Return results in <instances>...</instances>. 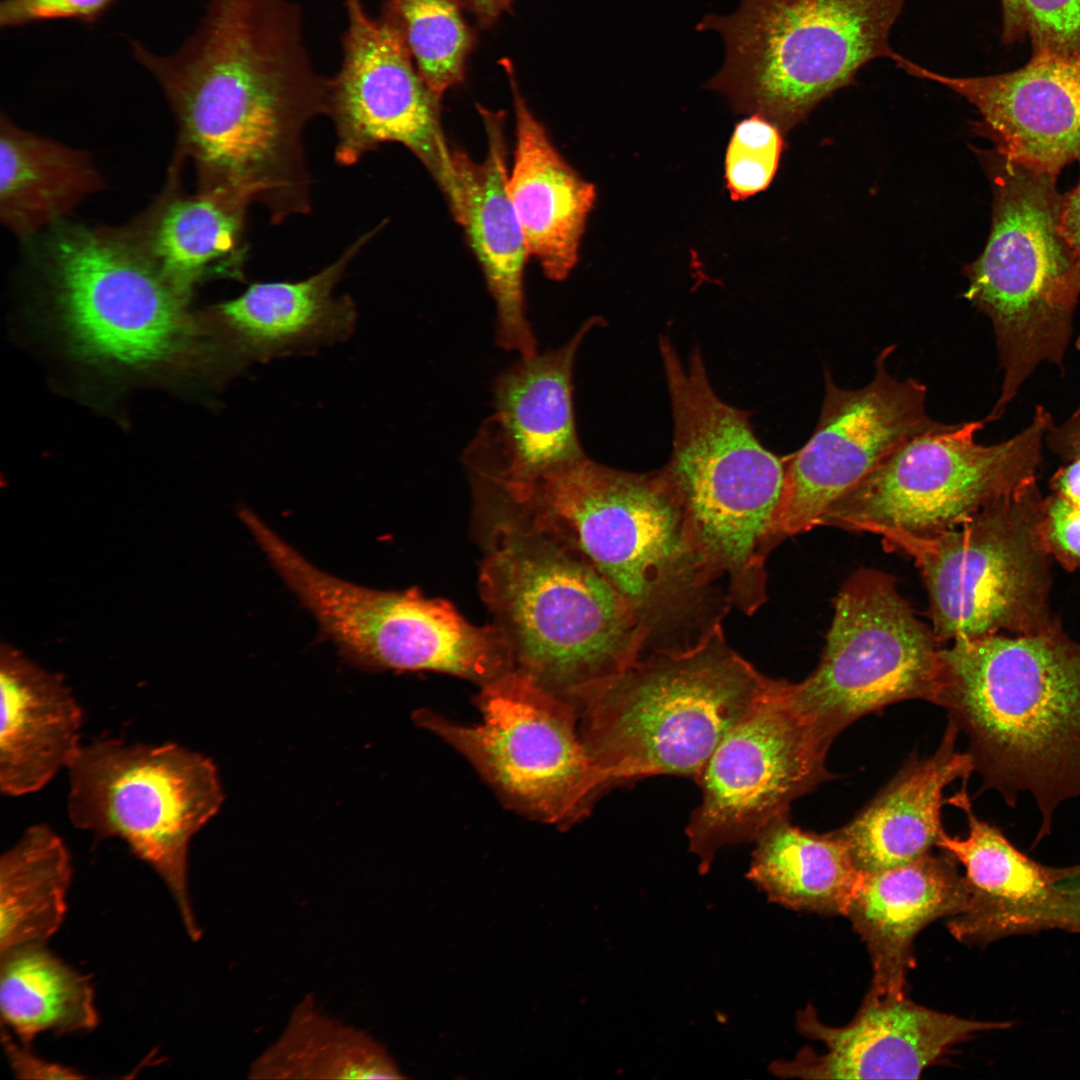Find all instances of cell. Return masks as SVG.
<instances>
[{
	"label": "cell",
	"mask_w": 1080,
	"mask_h": 1080,
	"mask_svg": "<svg viewBox=\"0 0 1080 1080\" xmlns=\"http://www.w3.org/2000/svg\"><path fill=\"white\" fill-rule=\"evenodd\" d=\"M959 730L949 721L937 751L912 760L853 820L836 832L845 840L858 869L872 873L928 854L944 830L941 807L945 788L967 781L974 769L968 752L955 743Z\"/></svg>",
	"instance_id": "obj_26"
},
{
	"label": "cell",
	"mask_w": 1080,
	"mask_h": 1080,
	"mask_svg": "<svg viewBox=\"0 0 1080 1080\" xmlns=\"http://www.w3.org/2000/svg\"><path fill=\"white\" fill-rule=\"evenodd\" d=\"M1009 1026L937 1012L906 996L866 995L850 1023L833 1027L809 1004L798 1011L796 1027L822 1042L824 1053L805 1047L791 1061L772 1063L770 1071L782 1078L918 1079L953 1045L975 1033Z\"/></svg>",
	"instance_id": "obj_18"
},
{
	"label": "cell",
	"mask_w": 1080,
	"mask_h": 1080,
	"mask_svg": "<svg viewBox=\"0 0 1080 1080\" xmlns=\"http://www.w3.org/2000/svg\"><path fill=\"white\" fill-rule=\"evenodd\" d=\"M1002 40H1030L1032 56L1080 53V0H1001Z\"/></svg>",
	"instance_id": "obj_35"
},
{
	"label": "cell",
	"mask_w": 1080,
	"mask_h": 1080,
	"mask_svg": "<svg viewBox=\"0 0 1080 1080\" xmlns=\"http://www.w3.org/2000/svg\"><path fill=\"white\" fill-rule=\"evenodd\" d=\"M1053 422L1038 405L1030 423L1000 443L976 441L984 419L916 436L836 500L820 525L880 536L956 528L1037 475Z\"/></svg>",
	"instance_id": "obj_10"
},
{
	"label": "cell",
	"mask_w": 1080,
	"mask_h": 1080,
	"mask_svg": "<svg viewBox=\"0 0 1080 1080\" xmlns=\"http://www.w3.org/2000/svg\"><path fill=\"white\" fill-rule=\"evenodd\" d=\"M0 689V789L25 795L72 764L82 747L83 712L61 675L4 644Z\"/></svg>",
	"instance_id": "obj_25"
},
{
	"label": "cell",
	"mask_w": 1080,
	"mask_h": 1080,
	"mask_svg": "<svg viewBox=\"0 0 1080 1080\" xmlns=\"http://www.w3.org/2000/svg\"><path fill=\"white\" fill-rule=\"evenodd\" d=\"M382 226L358 237L337 260L308 278L252 283L237 297L216 305L212 316L235 366L312 353L349 338L356 324L355 305L334 291Z\"/></svg>",
	"instance_id": "obj_21"
},
{
	"label": "cell",
	"mask_w": 1080,
	"mask_h": 1080,
	"mask_svg": "<svg viewBox=\"0 0 1080 1080\" xmlns=\"http://www.w3.org/2000/svg\"><path fill=\"white\" fill-rule=\"evenodd\" d=\"M1060 227L1074 254L1077 284L1080 290V178L1077 185L1063 195Z\"/></svg>",
	"instance_id": "obj_39"
},
{
	"label": "cell",
	"mask_w": 1080,
	"mask_h": 1080,
	"mask_svg": "<svg viewBox=\"0 0 1080 1080\" xmlns=\"http://www.w3.org/2000/svg\"><path fill=\"white\" fill-rule=\"evenodd\" d=\"M304 35L293 0H209L175 52L131 46L176 115L200 187L258 203L274 224L310 211L304 131L328 108L329 78Z\"/></svg>",
	"instance_id": "obj_1"
},
{
	"label": "cell",
	"mask_w": 1080,
	"mask_h": 1080,
	"mask_svg": "<svg viewBox=\"0 0 1080 1080\" xmlns=\"http://www.w3.org/2000/svg\"><path fill=\"white\" fill-rule=\"evenodd\" d=\"M504 502L608 581L644 630L646 653L695 646L732 606L660 470L627 472L585 457Z\"/></svg>",
	"instance_id": "obj_2"
},
{
	"label": "cell",
	"mask_w": 1080,
	"mask_h": 1080,
	"mask_svg": "<svg viewBox=\"0 0 1080 1080\" xmlns=\"http://www.w3.org/2000/svg\"><path fill=\"white\" fill-rule=\"evenodd\" d=\"M906 2L740 0L734 12L697 25L719 33L725 46L723 66L706 87L737 113L758 114L785 132L869 62L897 59L890 34Z\"/></svg>",
	"instance_id": "obj_7"
},
{
	"label": "cell",
	"mask_w": 1080,
	"mask_h": 1080,
	"mask_svg": "<svg viewBox=\"0 0 1080 1080\" xmlns=\"http://www.w3.org/2000/svg\"><path fill=\"white\" fill-rule=\"evenodd\" d=\"M1076 348H1077V349H1078V351L1080 352V336H1079V337H1078V339L1076 340Z\"/></svg>",
	"instance_id": "obj_42"
},
{
	"label": "cell",
	"mask_w": 1080,
	"mask_h": 1080,
	"mask_svg": "<svg viewBox=\"0 0 1080 1080\" xmlns=\"http://www.w3.org/2000/svg\"><path fill=\"white\" fill-rule=\"evenodd\" d=\"M480 594L514 669L575 706L646 653V634L580 555L512 517L479 516Z\"/></svg>",
	"instance_id": "obj_4"
},
{
	"label": "cell",
	"mask_w": 1080,
	"mask_h": 1080,
	"mask_svg": "<svg viewBox=\"0 0 1080 1080\" xmlns=\"http://www.w3.org/2000/svg\"><path fill=\"white\" fill-rule=\"evenodd\" d=\"M754 842L746 876L770 902L796 911L846 916L862 872L836 831H805L786 815Z\"/></svg>",
	"instance_id": "obj_29"
},
{
	"label": "cell",
	"mask_w": 1080,
	"mask_h": 1080,
	"mask_svg": "<svg viewBox=\"0 0 1080 1080\" xmlns=\"http://www.w3.org/2000/svg\"><path fill=\"white\" fill-rule=\"evenodd\" d=\"M250 1079H402L368 1032L326 1013L312 994L293 1008L278 1038L248 1069Z\"/></svg>",
	"instance_id": "obj_30"
},
{
	"label": "cell",
	"mask_w": 1080,
	"mask_h": 1080,
	"mask_svg": "<svg viewBox=\"0 0 1080 1080\" xmlns=\"http://www.w3.org/2000/svg\"><path fill=\"white\" fill-rule=\"evenodd\" d=\"M461 0H385L380 14L399 32L420 76L440 97L465 81L476 31Z\"/></svg>",
	"instance_id": "obj_33"
},
{
	"label": "cell",
	"mask_w": 1080,
	"mask_h": 1080,
	"mask_svg": "<svg viewBox=\"0 0 1080 1080\" xmlns=\"http://www.w3.org/2000/svg\"><path fill=\"white\" fill-rule=\"evenodd\" d=\"M104 187L88 153L30 132L2 115L0 218L18 237H29L70 215Z\"/></svg>",
	"instance_id": "obj_27"
},
{
	"label": "cell",
	"mask_w": 1080,
	"mask_h": 1080,
	"mask_svg": "<svg viewBox=\"0 0 1080 1080\" xmlns=\"http://www.w3.org/2000/svg\"><path fill=\"white\" fill-rule=\"evenodd\" d=\"M895 345L875 359L866 386L839 387L824 370V398L815 430L787 456L779 517L783 540L819 526L829 507L903 443L950 424L934 421L925 408L927 387L899 380L887 369Z\"/></svg>",
	"instance_id": "obj_16"
},
{
	"label": "cell",
	"mask_w": 1080,
	"mask_h": 1080,
	"mask_svg": "<svg viewBox=\"0 0 1080 1080\" xmlns=\"http://www.w3.org/2000/svg\"><path fill=\"white\" fill-rule=\"evenodd\" d=\"M1045 446L1061 461L1043 497L1040 530L1045 547L1063 568L1080 571V406L1049 427Z\"/></svg>",
	"instance_id": "obj_34"
},
{
	"label": "cell",
	"mask_w": 1080,
	"mask_h": 1080,
	"mask_svg": "<svg viewBox=\"0 0 1080 1080\" xmlns=\"http://www.w3.org/2000/svg\"><path fill=\"white\" fill-rule=\"evenodd\" d=\"M782 133L758 114L736 125L725 157V178L732 200H745L771 183L783 149Z\"/></svg>",
	"instance_id": "obj_36"
},
{
	"label": "cell",
	"mask_w": 1080,
	"mask_h": 1080,
	"mask_svg": "<svg viewBox=\"0 0 1080 1080\" xmlns=\"http://www.w3.org/2000/svg\"><path fill=\"white\" fill-rule=\"evenodd\" d=\"M900 596L894 579L860 569L841 587L819 665L786 697L828 751L860 717L909 699L935 704L940 647Z\"/></svg>",
	"instance_id": "obj_12"
},
{
	"label": "cell",
	"mask_w": 1080,
	"mask_h": 1080,
	"mask_svg": "<svg viewBox=\"0 0 1080 1080\" xmlns=\"http://www.w3.org/2000/svg\"><path fill=\"white\" fill-rule=\"evenodd\" d=\"M481 688L479 724L424 708L413 718L461 753L513 808L552 824L584 816L609 785L581 738L575 705L516 669Z\"/></svg>",
	"instance_id": "obj_11"
},
{
	"label": "cell",
	"mask_w": 1080,
	"mask_h": 1080,
	"mask_svg": "<svg viewBox=\"0 0 1080 1080\" xmlns=\"http://www.w3.org/2000/svg\"><path fill=\"white\" fill-rule=\"evenodd\" d=\"M249 206L222 188L200 187L167 204L141 241L163 275L187 296L211 276L242 280Z\"/></svg>",
	"instance_id": "obj_28"
},
{
	"label": "cell",
	"mask_w": 1080,
	"mask_h": 1080,
	"mask_svg": "<svg viewBox=\"0 0 1080 1080\" xmlns=\"http://www.w3.org/2000/svg\"><path fill=\"white\" fill-rule=\"evenodd\" d=\"M779 679L727 642L644 654L577 705L584 745L608 785L656 775L696 779L724 736Z\"/></svg>",
	"instance_id": "obj_5"
},
{
	"label": "cell",
	"mask_w": 1080,
	"mask_h": 1080,
	"mask_svg": "<svg viewBox=\"0 0 1080 1080\" xmlns=\"http://www.w3.org/2000/svg\"><path fill=\"white\" fill-rule=\"evenodd\" d=\"M72 824L97 839L120 838L163 880L188 936L197 923L188 892L192 837L224 801L214 763L176 743L103 739L81 747L68 768Z\"/></svg>",
	"instance_id": "obj_9"
},
{
	"label": "cell",
	"mask_w": 1080,
	"mask_h": 1080,
	"mask_svg": "<svg viewBox=\"0 0 1080 1080\" xmlns=\"http://www.w3.org/2000/svg\"><path fill=\"white\" fill-rule=\"evenodd\" d=\"M1042 499L1034 476L956 528L929 536L881 535L888 548L914 559L939 643L1034 633L1055 620L1049 607L1053 559L1040 530Z\"/></svg>",
	"instance_id": "obj_8"
},
{
	"label": "cell",
	"mask_w": 1080,
	"mask_h": 1080,
	"mask_svg": "<svg viewBox=\"0 0 1080 1080\" xmlns=\"http://www.w3.org/2000/svg\"><path fill=\"white\" fill-rule=\"evenodd\" d=\"M775 688L720 741L695 781L701 801L686 835L699 871H709L721 848L755 841L788 815L791 803L829 778L825 750L786 697Z\"/></svg>",
	"instance_id": "obj_14"
},
{
	"label": "cell",
	"mask_w": 1080,
	"mask_h": 1080,
	"mask_svg": "<svg viewBox=\"0 0 1080 1080\" xmlns=\"http://www.w3.org/2000/svg\"><path fill=\"white\" fill-rule=\"evenodd\" d=\"M115 0H2L0 26L20 27L50 20L96 22Z\"/></svg>",
	"instance_id": "obj_37"
},
{
	"label": "cell",
	"mask_w": 1080,
	"mask_h": 1080,
	"mask_svg": "<svg viewBox=\"0 0 1080 1080\" xmlns=\"http://www.w3.org/2000/svg\"><path fill=\"white\" fill-rule=\"evenodd\" d=\"M950 802L967 818L968 835L944 830L936 846L965 870L963 910L947 928L965 944H988L1045 929L1070 931L1067 901L1058 887L1072 866L1048 867L1018 850L996 826L975 816L965 785Z\"/></svg>",
	"instance_id": "obj_20"
},
{
	"label": "cell",
	"mask_w": 1080,
	"mask_h": 1080,
	"mask_svg": "<svg viewBox=\"0 0 1080 1080\" xmlns=\"http://www.w3.org/2000/svg\"><path fill=\"white\" fill-rule=\"evenodd\" d=\"M604 320H586L556 349L521 357L493 385V413L463 453L471 482L495 488L527 484L587 457L573 409V365L586 335Z\"/></svg>",
	"instance_id": "obj_17"
},
{
	"label": "cell",
	"mask_w": 1080,
	"mask_h": 1080,
	"mask_svg": "<svg viewBox=\"0 0 1080 1080\" xmlns=\"http://www.w3.org/2000/svg\"><path fill=\"white\" fill-rule=\"evenodd\" d=\"M957 861L930 853L904 865L863 873L846 917L868 948L873 978L867 996H906L913 941L929 923L959 914L966 883Z\"/></svg>",
	"instance_id": "obj_23"
},
{
	"label": "cell",
	"mask_w": 1080,
	"mask_h": 1080,
	"mask_svg": "<svg viewBox=\"0 0 1080 1080\" xmlns=\"http://www.w3.org/2000/svg\"><path fill=\"white\" fill-rule=\"evenodd\" d=\"M935 704L969 742L983 789L1014 807L1029 793L1051 833L1056 809L1080 796V643L1055 620L1028 634H992L940 649Z\"/></svg>",
	"instance_id": "obj_3"
},
{
	"label": "cell",
	"mask_w": 1080,
	"mask_h": 1080,
	"mask_svg": "<svg viewBox=\"0 0 1080 1080\" xmlns=\"http://www.w3.org/2000/svg\"><path fill=\"white\" fill-rule=\"evenodd\" d=\"M487 137L481 162L453 148L460 193L454 219L464 230L496 307V344L529 357L537 341L525 315L524 267L530 257L507 193L504 113L477 106Z\"/></svg>",
	"instance_id": "obj_22"
},
{
	"label": "cell",
	"mask_w": 1080,
	"mask_h": 1080,
	"mask_svg": "<svg viewBox=\"0 0 1080 1080\" xmlns=\"http://www.w3.org/2000/svg\"><path fill=\"white\" fill-rule=\"evenodd\" d=\"M56 294L76 346L89 357L143 366L185 344L187 295L160 271L139 237L73 227L51 246Z\"/></svg>",
	"instance_id": "obj_13"
},
{
	"label": "cell",
	"mask_w": 1080,
	"mask_h": 1080,
	"mask_svg": "<svg viewBox=\"0 0 1080 1080\" xmlns=\"http://www.w3.org/2000/svg\"><path fill=\"white\" fill-rule=\"evenodd\" d=\"M895 63L970 102L1003 157L1056 175L1080 160V53L1031 56L1015 71L978 77L942 75L901 55Z\"/></svg>",
	"instance_id": "obj_19"
},
{
	"label": "cell",
	"mask_w": 1080,
	"mask_h": 1080,
	"mask_svg": "<svg viewBox=\"0 0 1080 1080\" xmlns=\"http://www.w3.org/2000/svg\"><path fill=\"white\" fill-rule=\"evenodd\" d=\"M1058 887L1067 900L1072 932L1080 933V864L1071 867L1069 873L1058 881Z\"/></svg>",
	"instance_id": "obj_41"
},
{
	"label": "cell",
	"mask_w": 1080,
	"mask_h": 1080,
	"mask_svg": "<svg viewBox=\"0 0 1080 1080\" xmlns=\"http://www.w3.org/2000/svg\"><path fill=\"white\" fill-rule=\"evenodd\" d=\"M515 111V149L507 193L527 251L551 280H565L578 262L580 243L595 199V186L561 155L530 110L513 63L503 58Z\"/></svg>",
	"instance_id": "obj_24"
},
{
	"label": "cell",
	"mask_w": 1080,
	"mask_h": 1080,
	"mask_svg": "<svg viewBox=\"0 0 1080 1080\" xmlns=\"http://www.w3.org/2000/svg\"><path fill=\"white\" fill-rule=\"evenodd\" d=\"M992 177L991 231L964 269L963 297L992 323L1001 393L987 422L998 420L1042 363L1063 368L1080 290L1074 254L1060 227L1063 195L1056 174L987 158Z\"/></svg>",
	"instance_id": "obj_6"
},
{
	"label": "cell",
	"mask_w": 1080,
	"mask_h": 1080,
	"mask_svg": "<svg viewBox=\"0 0 1080 1080\" xmlns=\"http://www.w3.org/2000/svg\"><path fill=\"white\" fill-rule=\"evenodd\" d=\"M2 1045L15 1076L21 1079H79L78 1071L64 1065L46 1061L35 1055L22 1042H16L12 1033L2 1025Z\"/></svg>",
	"instance_id": "obj_38"
},
{
	"label": "cell",
	"mask_w": 1080,
	"mask_h": 1080,
	"mask_svg": "<svg viewBox=\"0 0 1080 1080\" xmlns=\"http://www.w3.org/2000/svg\"><path fill=\"white\" fill-rule=\"evenodd\" d=\"M465 10L473 14L477 25L492 27L503 12L510 10L513 0H461Z\"/></svg>",
	"instance_id": "obj_40"
},
{
	"label": "cell",
	"mask_w": 1080,
	"mask_h": 1080,
	"mask_svg": "<svg viewBox=\"0 0 1080 1080\" xmlns=\"http://www.w3.org/2000/svg\"><path fill=\"white\" fill-rule=\"evenodd\" d=\"M346 28L338 71L329 78L335 160L352 165L384 143L407 148L426 168L449 209L460 203L453 148L441 123V98L420 76L399 32L363 0H344Z\"/></svg>",
	"instance_id": "obj_15"
},
{
	"label": "cell",
	"mask_w": 1080,
	"mask_h": 1080,
	"mask_svg": "<svg viewBox=\"0 0 1080 1080\" xmlns=\"http://www.w3.org/2000/svg\"><path fill=\"white\" fill-rule=\"evenodd\" d=\"M72 877L69 852L47 825L29 827L0 859V954L45 945L60 928Z\"/></svg>",
	"instance_id": "obj_32"
},
{
	"label": "cell",
	"mask_w": 1080,
	"mask_h": 1080,
	"mask_svg": "<svg viewBox=\"0 0 1080 1080\" xmlns=\"http://www.w3.org/2000/svg\"><path fill=\"white\" fill-rule=\"evenodd\" d=\"M0 1011L2 1025L27 1045L44 1032H87L99 1022L89 978L45 945L0 954Z\"/></svg>",
	"instance_id": "obj_31"
}]
</instances>
